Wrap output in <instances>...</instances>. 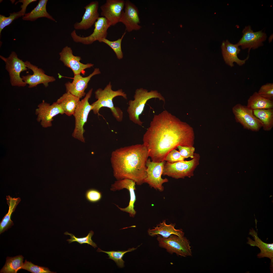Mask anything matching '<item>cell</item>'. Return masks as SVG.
Masks as SVG:
<instances>
[{
	"mask_svg": "<svg viewBox=\"0 0 273 273\" xmlns=\"http://www.w3.org/2000/svg\"><path fill=\"white\" fill-rule=\"evenodd\" d=\"M194 139L190 127L164 110L154 115L143 140L151 160L161 162L179 146H193Z\"/></svg>",
	"mask_w": 273,
	"mask_h": 273,
	"instance_id": "cell-1",
	"label": "cell"
},
{
	"mask_svg": "<svg viewBox=\"0 0 273 273\" xmlns=\"http://www.w3.org/2000/svg\"><path fill=\"white\" fill-rule=\"evenodd\" d=\"M148 152L143 144L121 147L113 151L110 161L113 175L118 180L127 178L138 185L145 183Z\"/></svg>",
	"mask_w": 273,
	"mask_h": 273,
	"instance_id": "cell-2",
	"label": "cell"
},
{
	"mask_svg": "<svg viewBox=\"0 0 273 273\" xmlns=\"http://www.w3.org/2000/svg\"><path fill=\"white\" fill-rule=\"evenodd\" d=\"M112 87L110 82L103 89L99 88L95 91V97L97 100L91 104L93 107L92 110L94 114L99 116V111L101 108L107 107L110 109L116 120L121 122L123 118V112L119 108L114 106L113 100L115 97L118 96H122L126 99L127 95L122 89L115 91L112 89Z\"/></svg>",
	"mask_w": 273,
	"mask_h": 273,
	"instance_id": "cell-3",
	"label": "cell"
},
{
	"mask_svg": "<svg viewBox=\"0 0 273 273\" xmlns=\"http://www.w3.org/2000/svg\"><path fill=\"white\" fill-rule=\"evenodd\" d=\"M134 98V100L129 101L127 111L129 120L141 126H142L143 122L140 120L139 117L143 112L145 104L148 100L157 98L165 103L164 97L157 91L151 90L148 92L147 90L142 88L136 90Z\"/></svg>",
	"mask_w": 273,
	"mask_h": 273,
	"instance_id": "cell-4",
	"label": "cell"
},
{
	"mask_svg": "<svg viewBox=\"0 0 273 273\" xmlns=\"http://www.w3.org/2000/svg\"><path fill=\"white\" fill-rule=\"evenodd\" d=\"M200 156L194 154V157L190 161H183L173 163L165 162L162 175L175 179L184 178L193 176L194 171L199 164Z\"/></svg>",
	"mask_w": 273,
	"mask_h": 273,
	"instance_id": "cell-5",
	"label": "cell"
},
{
	"mask_svg": "<svg viewBox=\"0 0 273 273\" xmlns=\"http://www.w3.org/2000/svg\"><path fill=\"white\" fill-rule=\"evenodd\" d=\"M93 89H90L84 98L80 101L73 115L75 119V127L72 136L75 138L85 142L83 134L85 131L83 127L86 123L89 114L93 107L88 102L91 97Z\"/></svg>",
	"mask_w": 273,
	"mask_h": 273,
	"instance_id": "cell-6",
	"label": "cell"
},
{
	"mask_svg": "<svg viewBox=\"0 0 273 273\" xmlns=\"http://www.w3.org/2000/svg\"><path fill=\"white\" fill-rule=\"evenodd\" d=\"M157 240L159 246L166 249L170 254L175 253L177 256L183 257L192 256L190 242L184 236L180 237L173 234L168 238H164L158 235Z\"/></svg>",
	"mask_w": 273,
	"mask_h": 273,
	"instance_id": "cell-7",
	"label": "cell"
},
{
	"mask_svg": "<svg viewBox=\"0 0 273 273\" xmlns=\"http://www.w3.org/2000/svg\"><path fill=\"white\" fill-rule=\"evenodd\" d=\"M0 58L5 64V68L9 73L11 85L19 87L26 86L27 84L20 76L21 72L28 70L25 62L18 58L14 51L12 52L7 57L0 55Z\"/></svg>",
	"mask_w": 273,
	"mask_h": 273,
	"instance_id": "cell-8",
	"label": "cell"
},
{
	"mask_svg": "<svg viewBox=\"0 0 273 273\" xmlns=\"http://www.w3.org/2000/svg\"><path fill=\"white\" fill-rule=\"evenodd\" d=\"M232 110L236 122L240 123L244 128L258 131L262 127V122L247 106L238 104L233 107Z\"/></svg>",
	"mask_w": 273,
	"mask_h": 273,
	"instance_id": "cell-9",
	"label": "cell"
},
{
	"mask_svg": "<svg viewBox=\"0 0 273 273\" xmlns=\"http://www.w3.org/2000/svg\"><path fill=\"white\" fill-rule=\"evenodd\" d=\"M165 161L161 162H155L148 159L146 163L147 177L145 183L148 184L151 188L161 192L164 190L163 184L168 182L166 178L161 177Z\"/></svg>",
	"mask_w": 273,
	"mask_h": 273,
	"instance_id": "cell-10",
	"label": "cell"
},
{
	"mask_svg": "<svg viewBox=\"0 0 273 273\" xmlns=\"http://www.w3.org/2000/svg\"><path fill=\"white\" fill-rule=\"evenodd\" d=\"M95 28L93 32L89 35L86 37H81L78 35L75 30L71 33V36L75 42L80 43L86 45L90 44L94 42L107 36V30L111 26L105 18L100 17L94 24Z\"/></svg>",
	"mask_w": 273,
	"mask_h": 273,
	"instance_id": "cell-11",
	"label": "cell"
},
{
	"mask_svg": "<svg viewBox=\"0 0 273 273\" xmlns=\"http://www.w3.org/2000/svg\"><path fill=\"white\" fill-rule=\"evenodd\" d=\"M64 113L61 107L56 102L51 105L44 100L38 105L35 111L37 121L40 122L42 127L45 128L52 126V122L55 116Z\"/></svg>",
	"mask_w": 273,
	"mask_h": 273,
	"instance_id": "cell-12",
	"label": "cell"
},
{
	"mask_svg": "<svg viewBox=\"0 0 273 273\" xmlns=\"http://www.w3.org/2000/svg\"><path fill=\"white\" fill-rule=\"evenodd\" d=\"M124 0H107L100 7L101 14L104 17L110 26L120 22L125 6Z\"/></svg>",
	"mask_w": 273,
	"mask_h": 273,
	"instance_id": "cell-13",
	"label": "cell"
},
{
	"mask_svg": "<svg viewBox=\"0 0 273 273\" xmlns=\"http://www.w3.org/2000/svg\"><path fill=\"white\" fill-rule=\"evenodd\" d=\"M242 38L237 44L243 49H248V55L251 49H256L262 46L266 39V34L262 30L254 32L250 26H246L243 30Z\"/></svg>",
	"mask_w": 273,
	"mask_h": 273,
	"instance_id": "cell-14",
	"label": "cell"
},
{
	"mask_svg": "<svg viewBox=\"0 0 273 273\" xmlns=\"http://www.w3.org/2000/svg\"><path fill=\"white\" fill-rule=\"evenodd\" d=\"M27 68L33 72V74H27L22 76L23 81L28 87L32 88L36 87L38 85L43 84L45 87L49 85V83L56 80L55 78L52 76L48 75L45 74L44 71L42 69L31 63L30 62L26 61L25 62Z\"/></svg>",
	"mask_w": 273,
	"mask_h": 273,
	"instance_id": "cell-15",
	"label": "cell"
},
{
	"mask_svg": "<svg viewBox=\"0 0 273 273\" xmlns=\"http://www.w3.org/2000/svg\"><path fill=\"white\" fill-rule=\"evenodd\" d=\"M60 60L64 65L72 71L74 75L84 74V70L92 67L93 64L87 63L84 64L81 63V57L73 55L71 48L67 46L64 48L59 53Z\"/></svg>",
	"mask_w": 273,
	"mask_h": 273,
	"instance_id": "cell-16",
	"label": "cell"
},
{
	"mask_svg": "<svg viewBox=\"0 0 273 273\" xmlns=\"http://www.w3.org/2000/svg\"><path fill=\"white\" fill-rule=\"evenodd\" d=\"M100 73L99 69L96 68L91 74L86 77H83L80 74L74 75L72 82H68L65 84L66 92H69L80 99L82 98L86 95L85 91L91 78Z\"/></svg>",
	"mask_w": 273,
	"mask_h": 273,
	"instance_id": "cell-17",
	"label": "cell"
},
{
	"mask_svg": "<svg viewBox=\"0 0 273 273\" xmlns=\"http://www.w3.org/2000/svg\"><path fill=\"white\" fill-rule=\"evenodd\" d=\"M120 22L125 25V30L128 32L138 30L142 28L139 25L140 21L138 9L129 0L125 1L124 11Z\"/></svg>",
	"mask_w": 273,
	"mask_h": 273,
	"instance_id": "cell-18",
	"label": "cell"
},
{
	"mask_svg": "<svg viewBox=\"0 0 273 273\" xmlns=\"http://www.w3.org/2000/svg\"><path fill=\"white\" fill-rule=\"evenodd\" d=\"M135 182L133 180L125 178L118 180L112 185L110 190L113 191L119 190L124 188L127 189L129 192L130 200L128 206L125 208L119 207L116 206L121 211L125 212L129 214L130 217H134L136 212L134 209V204L136 200V196L135 190H136Z\"/></svg>",
	"mask_w": 273,
	"mask_h": 273,
	"instance_id": "cell-19",
	"label": "cell"
},
{
	"mask_svg": "<svg viewBox=\"0 0 273 273\" xmlns=\"http://www.w3.org/2000/svg\"><path fill=\"white\" fill-rule=\"evenodd\" d=\"M99 6L97 1H92L86 5L84 7L85 11L81 21L74 24V28L77 30H86L91 28L100 17L98 11Z\"/></svg>",
	"mask_w": 273,
	"mask_h": 273,
	"instance_id": "cell-20",
	"label": "cell"
},
{
	"mask_svg": "<svg viewBox=\"0 0 273 273\" xmlns=\"http://www.w3.org/2000/svg\"><path fill=\"white\" fill-rule=\"evenodd\" d=\"M222 52L223 57L225 63L230 66H234V63H236L239 66L244 65L249 58L248 55L246 58L244 60H241L238 57L241 50L239 46L236 44H233L228 40L223 41L221 45Z\"/></svg>",
	"mask_w": 273,
	"mask_h": 273,
	"instance_id": "cell-21",
	"label": "cell"
},
{
	"mask_svg": "<svg viewBox=\"0 0 273 273\" xmlns=\"http://www.w3.org/2000/svg\"><path fill=\"white\" fill-rule=\"evenodd\" d=\"M257 233V232L253 228L249 230L248 234L253 237L254 240L248 237L247 243L251 246H256L259 248L260 252L257 254V258L266 257L270 260H273V243H268L263 241L258 237Z\"/></svg>",
	"mask_w": 273,
	"mask_h": 273,
	"instance_id": "cell-22",
	"label": "cell"
},
{
	"mask_svg": "<svg viewBox=\"0 0 273 273\" xmlns=\"http://www.w3.org/2000/svg\"><path fill=\"white\" fill-rule=\"evenodd\" d=\"M175 224L171 223L168 224L165 220L157 224L153 229L149 228L147 231L148 234L151 237L160 235L163 238H167L172 234H175L180 237L184 236V233L181 229H176Z\"/></svg>",
	"mask_w": 273,
	"mask_h": 273,
	"instance_id": "cell-23",
	"label": "cell"
},
{
	"mask_svg": "<svg viewBox=\"0 0 273 273\" xmlns=\"http://www.w3.org/2000/svg\"><path fill=\"white\" fill-rule=\"evenodd\" d=\"M6 199L9 209L7 213L0 222V234L13 225V222L11 219V216L12 213L15 211L17 206L21 201L20 197L12 198L9 195L6 196Z\"/></svg>",
	"mask_w": 273,
	"mask_h": 273,
	"instance_id": "cell-24",
	"label": "cell"
},
{
	"mask_svg": "<svg viewBox=\"0 0 273 273\" xmlns=\"http://www.w3.org/2000/svg\"><path fill=\"white\" fill-rule=\"evenodd\" d=\"M80 99L69 92L63 94L56 102L59 104L64 113L70 116L73 115Z\"/></svg>",
	"mask_w": 273,
	"mask_h": 273,
	"instance_id": "cell-25",
	"label": "cell"
},
{
	"mask_svg": "<svg viewBox=\"0 0 273 273\" xmlns=\"http://www.w3.org/2000/svg\"><path fill=\"white\" fill-rule=\"evenodd\" d=\"M47 0H40L36 7L30 12L25 13L22 19L25 20L33 21L39 18L46 17L54 21L55 20L47 11Z\"/></svg>",
	"mask_w": 273,
	"mask_h": 273,
	"instance_id": "cell-26",
	"label": "cell"
},
{
	"mask_svg": "<svg viewBox=\"0 0 273 273\" xmlns=\"http://www.w3.org/2000/svg\"><path fill=\"white\" fill-rule=\"evenodd\" d=\"M247 106L252 110L273 108V101L262 97L255 92L248 100Z\"/></svg>",
	"mask_w": 273,
	"mask_h": 273,
	"instance_id": "cell-27",
	"label": "cell"
},
{
	"mask_svg": "<svg viewBox=\"0 0 273 273\" xmlns=\"http://www.w3.org/2000/svg\"><path fill=\"white\" fill-rule=\"evenodd\" d=\"M254 115L262 122V127L266 131L270 130L273 127V108L253 110Z\"/></svg>",
	"mask_w": 273,
	"mask_h": 273,
	"instance_id": "cell-28",
	"label": "cell"
},
{
	"mask_svg": "<svg viewBox=\"0 0 273 273\" xmlns=\"http://www.w3.org/2000/svg\"><path fill=\"white\" fill-rule=\"evenodd\" d=\"M24 258L21 255L13 257H7L5 265L0 270V273H17L23 265Z\"/></svg>",
	"mask_w": 273,
	"mask_h": 273,
	"instance_id": "cell-29",
	"label": "cell"
},
{
	"mask_svg": "<svg viewBox=\"0 0 273 273\" xmlns=\"http://www.w3.org/2000/svg\"><path fill=\"white\" fill-rule=\"evenodd\" d=\"M139 246L136 248L134 247L130 248L127 250L124 251H104L98 248L97 252H103L107 254L109 257L108 259H110L114 261L116 263L117 265L119 267L122 268L124 266V263L125 262L123 260L122 258L125 254L127 253L131 252L135 250Z\"/></svg>",
	"mask_w": 273,
	"mask_h": 273,
	"instance_id": "cell-30",
	"label": "cell"
},
{
	"mask_svg": "<svg viewBox=\"0 0 273 273\" xmlns=\"http://www.w3.org/2000/svg\"><path fill=\"white\" fill-rule=\"evenodd\" d=\"M126 33V32H125L120 38L114 41H111L106 38H103L101 39L98 41L103 42L110 47L115 52L117 58L121 59L123 58V56L121 48V42Z\"/></svg>",
	"mask_w": 273,
	"mask_h": 273,
	"instance_id": "cell-31",
	"label": "cell"
},
{
	"mask_svg": "<svg viewBox=\"0 0 273 273\" xmlns=\"http://www.w3.org/2000/svg\"><path fill=\"white\" fill-rule=\"evenodd\" d=\"M94 233L92 231H89L87 235L83 237H77L73 234L69 233L67 232H66L64 233L66 235H69L71 238L67 239L66 241L69 242V243L72 242H76L79 244H87L95 248L97 247V245L94 242L92 239V237L94 234Z\"/></svg>",
	"mask_w": 273,
	"mask_h": 273,
	"instance_id": "cell-32",
	"label": "cell"
},
{
	"mask_svg": "<svg viewBox=\"0 0 273 273\" xmlns=\"http://www.w3.org/2000/svg\"><path fill=\"white\" fill-rule=\"evenodd\" d=\"M25 14L21 10L16 12H14L10 14L8 17L0 15V34L2 30L6 27L9 25L13 20L19 17L24 16Z\"/></svg>",
	"mask_w": 273,
	"mask_h": 273,
	"instance_id": "cell-33",
	"label": "cell"
},
{
	"mask_svg": "<svg viewBox=\"0 0 273 273\" xmlns=\"http://www.w3.org/2000/svg\"><path fill=\"white\" fill-rule=\"evenodd\" d=\"M21 269L27 270L33 273H54L51 271L48 268L35 265L31 262L25 260Z\"/></svg>",
	"mask_w": 273,
	"mask_h": 273,
	"instance_id": "cell-34",
	"label": "cell"
},
{
	"mask_svg": "<svg viewBox=\"0 0 273 273\" xmlns=\"http://www.w3.org/2000/svg\"><path fill=\"white\" fill-rule=\"evenodd\" d=\"M258 93L262 97L267 99L273 100V83H267L262 85Z\"/></svg>",
	"mask_w": 273,
	"mask_h": 273,
	"instance_id": "cell-35",
	"label": "cell"
},
{
	"mask_svg": "<svg viewBox=\"0 0 273 273\" xmlns=\"http://www.w3.org/2000/svg\"><path fill=\"white\" fill-rule=\"evenodd\" d=\"M86 199L92 203H95L99 201L101 199L102 194L98 190L94 189H88L85 193Z\"/></svg>",
	"mask_w": 273,
	"mask_h": 273,
	"instance_id": "cell-36",
	"label": "cell"
},
{
	"mask_svg": "<svg viewBox=\"0 0 273 273\" xmlns=\"http://www.w3.org/2000/svg\"><path fill=\"white\" fill-rule=\"evenodd\" d=\"M185 158L182 156L179 151L176 149L171 150L167 154L165 161L170 163H173L184 161Z\"/></svg>",
	"mask_w": 273,
	"mask_h": 273,
	"instance_id": "cell-37",
	"label": "cell"
},
{
	"mask_svg": "<svg viewBox=\"0 0 273 273\" xmlns=\"http://www.w3.org/2000/svg\"><path fill=\"white\" fill-rule=\"evenodd\" d=\"M181 155L185 158L194 157L195 148L193 146H179L177 147Z\"/></svg>",
	"mask_w": 273,
	"mask_h": 273,
	"instance_id": "cell-38",
	"label": "cell"
},
{
	"mask_svg": "<svg viewBox=\"0 0 273 273\" xmlns=\"http://www.w3.org/2000/svg\"><path fill=\"white\" fill-rule=\"evenodd\" d=\"M37 0H20L17 2V4L18 2H20L22 3V5H21L20 8L21 9L20 10L25 14V12L27 7L28 5L31 3L36 2Z\"/></svg>",
	"mask_w": 273,
	"mask_h": 273,
	"instance_id": "cell-39",
	"label": "cell"
},
{
	"mask_svg": "<svg viewBox=\"0 0 273 273\" xmlns=\"http://www.w3.org/2000/svg\"><path fill=\"white\" fill-rule=\"evenodd\" d=\"M273 260H270V269L271 273H273Z\"/></svg>",
	"mask_w": 273,
	"mask_h": 273,
	"instance_id": "cell-40",
	"label": "cell"
}]
</instances>
